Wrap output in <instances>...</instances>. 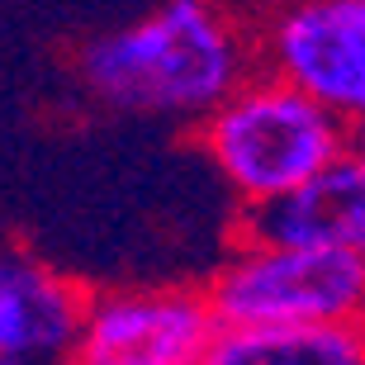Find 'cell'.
I'll return each instance as SVG.
<instances>
[{
	"label": "cell",
	"instance_id": "1",
	"mask_svg": "<svg viewBox=\"0 0 365 365\" xmlns=\"http://www.w3.org/2000/svg\"><path fill=\"white\" fill-rule=\"evenodd\" d=\"M252 71V10L232 0H157L143 19L95 34L76 53V81L95 105L148 119L200 123Z\"/></svg>",
	"mask_w": 365,
	"mask_h": 365
},
{
	"label": "cell",
	"instance_id": "2",
	"mask_svg": "<svg viewBox=\"0 0 365 365\" xmlns=\"http://www.w3.org/2000/svg\"><path fill=\"white\" fill-rule=\"evenodd\" d=\"M356 133L332 109L261 67L200 119V148L242 204H271L299 190Z\"/></svg>",
	"mask_w": 365,
	"mask_h": 365
},
{
	"label": "cell",
	"instance_id": "3",
	"mask_svg": "<svg viewBox=\"0 0 365 365\" xmlns=\"http://www.w3.org/2000/svg\"><path fill=\"white\" fill-rule=\"evenodd\" d=\"M218 327L365 323V261L341 247L242 242L204 289Z\"/></svg>",
	"mask_w": 365,
	"mask_h": 365
},
{
	"label": "cell",
	"instance_id": "4",
	"mask_svg": "<svg viewBox=\"0 0 365 365\" xmlns=\"http://www.w3.org/2000/svg\"><path fill=\"white\" fill-rule=\"evenodd\" d=\"M252 38L261 71L365 128V0H261Z\"/></svg>",
	"mask_w": 365,
	"mask_h": 365
},
{
	"label": "cell",
	"instance_id": "5",
	"mask_svg": "<svg viewBox=\"0 0 365 365\" xmlns=\"http://www.w3.org/2000/svg\"><path fill=\"white\" fill-rule=\"evenodd\" d=\"M218 337L195 289H128L86 299L71 365H200Z\"/></svg>",
	"mask_w": 365,
	"mask_h": 365
},
{
	"label": "cell",
	"instance_id": "6",
	"mask_svg": "<svg viewBox=\"0 0 365 365\" xmlns=\"http://www.w3.org/2000/svg\"><path fill=\"white\" fill-rule=\"evenodd\" d=\"M242 242L341 247L365 261V138H351L299 190L242 209Z\"/></svg>",
	"mask_w": 365,
	"mask_h": 365
},
{
	"label": "cell",
	"instance_id": "7",
	"mask_svg": "<svg viewBox=\"0 0 365 365\" xmlns=\"http://www.w3.org/2000/svg\"><path fill=\"white\" fill-rule=\"evenodd\" d=\"M81 289L34 252L0 242V365H71Z\"/></svg>",
	"mask_w": 365,
	"mask_h": 365
},
{
	"label": "cell",
	"instance_id": "8",
	"mask_svg": "<svg viewBox=\"0 0 365 365\" xmlns=\"http://www.w3.org/2000/svg\"><path fill=\"white\" fill-rule=\"evenodd\" d=\"M200 365H365V323L218 327Z\"/></svg>",
	"mask_w": 365,
	"mask_h": 365
},
{
	"label": "cell",
	"instance_id": "9",
	"mask_svg": "<svg viewBox=\"0 0 365 365\" xmlns=\"http://www.w3.org/2000/svg\"><path fill=\"white\" fill-rule=\"evenodd\" d=\"M232 5H242V10H247V0H232Z\"/></svg>",
	"mask_w": 365,
	"mask_h": 365
},
{
	"label": "cell",
	"instance_id": "10",
	"mask_svg": "<svg viewBox=\"0 0 365 365\" xmlns=\"http://www.w3.org/2000/svg\"><path fill=\"white\" fill-rule=\"evenodd\" d=\"M361 138H365V128H361Z\"/></svg>",
	"mask_w": 365,
	"mask_h": 365
}]
</instances>
